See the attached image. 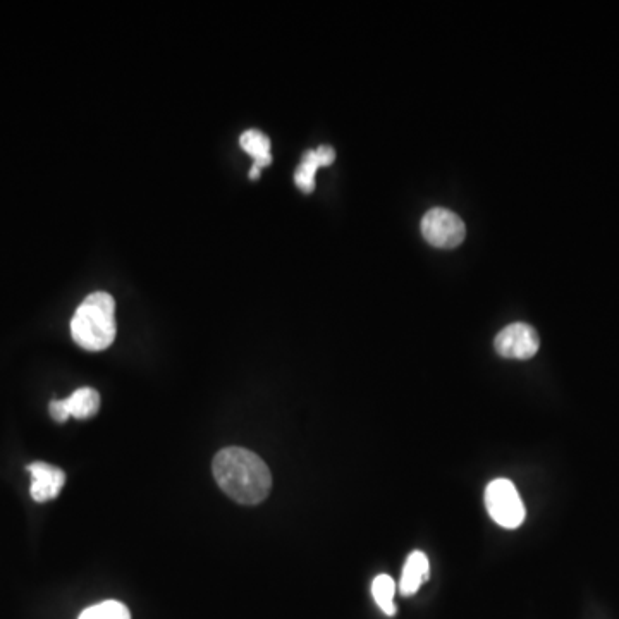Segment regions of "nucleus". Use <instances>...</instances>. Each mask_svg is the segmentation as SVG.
Segmentation results:
<instances>
[{
	"label": "nucleus",
	"instance_id": "f257e3e1",
	"mask_svg": "<svg viewBox=\"0 0 619 619\" xmlns=\"http://www.w3.org/2000/svg\"><path fill=\"white\" fill-rule=\"evenodd\" d=\"M215 482L236 503L260 504L272 489V475L265 461L245 448H226L212 463Z\"/></svg>",
	"mask_w": 619,
	"mask_h": 619
},
{
	"label": "nucleus",
	"instance_id": "f03ea898",
	"mask_svg": "<svg viewBox=\"0 0 619 619\" xmlns=\"http://www.w3.org/2000/svg\"><path fill=\"white\" fill-rule=\"evenodd\" d=\"M116 301L109 293H92L81 303L73 320L71 336L88 351L109 348L116 339Z\"/></svg>",
	"mask_w": 619,
	"mask_h": 619
},
{
	"label": "nucleus",
	"instance_id": "7ed1b4c3",
	"mask_svg": "<svg viewBox=\"0 0 619 619\" xmlns=\"http://www.w3.org/2000/svg\"><path fill=\"white\" fill-rule=\"evenodd\" d=\"M485 508L499 527L508 528V530L521 527L527 516V509L521 501L518 489L508 479L492 480L491 484L487 485Z\"/></svg>",
	"mask_w": 619,
	"mask_h": 619
},
{
	"label": "nucleus",
	"instance_id": "20e7f679",
	"mask_svg": "<svg viewBox=\"0 0 619 619\" xmlns=\"http://www.w3.org/2000/svg\"><path fill=\"white\" fill-rule=\"evenodd\" d=\"M422 234L429 245L451 250L465 240V222L448 209H432L423 215Z\"/></svg>",
	"mask_w": 619,
	"mask_h": 619
},
{
	"label": "nucleus",
	"instance_id": "39448f33",
	"mask_svg": "<svg viewBox=\"0 0 619 619\" xmlns=\"http://www.w3.org/2000/svg\"><path fill=\"white\" fill-rule=\"evenodd\" d=\"M494 348L503 358L509 360H530L540 348L539 334L532 325L525 322L504 327L494 339Z\"/></svg>",
	"mask_w": 619,
	"mask_h": 619
},
{
	"label": "nucleus",
	"instance_id": "423d86ee",
	"mask_svg": "<svg viewBox=\"0 0 619 619\" xmlns=\"http://www.w3.org/2000/svg\"><path fill=\"white\" fill-rule=\"evenodd\" d=\"M100 406V396L92 387H81L74 391L68 399H57L50 403V415L57 422H66L69 417L85 418L97 415Z\"/></svg>",
	"mask_w": 619,
	"mask_h": 619
},
{
	"label": "nucleus",
	"instance_id": "0eeeda50",
	"mask_svg": "<svg viewBox=\"0 0 619 619\" xmlns=\"http://www.w3.org/2000/svg\"><path fill=\"white\" fill-rule=\"evenodd\" d=\"M28 472L31 473V497L37 503L56 499L66 484V473L62 472L61 468L43 461L31 463Z\"/></svg>",
	"mask_w": 619,
	"mask_h": 619
},
{
	"label": "nucleus",
	"instance_id": "6e6552de",
	"mask_svg": "<svg viewBox=\"0 0 619 619\" xmlns=\"http://www.w3.org/2000/svg\"><path fill=\"white\" fill-rule=\"evenodd\" d=\"M429 575V558L422 551L411 552L406 559L403 575L399 580V594L403 597H411V595L417 594L423 583L429 580Z\"/></svg>",
	"mask_w": 619,
	"mask_h": 619
},
{
	"label": "nucleus",
	"instance_id": "1a4fd4ad",
	"mask_svg": "<svg viewBox=\"0 0 619 619\" xmlns=\"http://www.w3.org/2000/svg\"><path fill=\"white\" fill-rule=\"evenodd\" d=\"M241 148L245 150L246 154L252 155L255 159V166L262 167L269 166L272 162V155H270V140L269 136H265L262 131L257 129H248L240 138Z\"/></svg>",
	"mask_w": 619,
	"mask_h": 619
},
{
	"label": "nucleus",
	"instance_id": "9d476101",
	"mask_svg": "<svg viewBox=\"0 0 619 619\" xmlns=\"http://www.w3.org/2000/svg\"><path fill=\"white\" fill-rule=\"evenodd\" d=\"M372 595L377 606L380 607L382 613L387 616H394L398 607L394 604V595H396V582L393 577H389L386 573L377 575L372 582Z\"/></svg>",
	"mask_w": 619,
	"mask_h": 619
},
{
	"label": "nucleus",
	"instance_id": "9b49d317",
	"mask_svg": "<svg viewBox=\"0 0 619 619\" xmlns=\"http://www.w3.org/2000/svg\"><path fill=\"white\" fill-rule=\"evenodd\" d=\"M322 167V160L317 150H308L301 157V164L295 172V183L305 193H312L315 188V172Z\"/></svg>",
	"mask_w": 619,
	"mask_h": 619
},
{
	"label": "nucleus",
	"instance_id": "f8f14e48",
	"mask_svg": "<svg viewBox=\"0 0 619 619\" xmlns=\"http://www.w3.org/2000/svg\"><path fill=\"white\" fill-rule=\"evenodd\" d=\"M78 619H131V614L121 602L105 601L88 607Z\"/></svg>",
	"mask_w": 619,
	"mask_h": 619
},
{
	"label": "nucleus",
	"instance_id": "ddd939ff",
	"mask_svg": "<svg viewBox=\"0 0 619 619\" xmlns=\"http://www.w3.org/2000/svg\"><path fill=\"white\" fill-rule=\"evenodd\" d=\"M260 171H262V169H260V167L255 166V164H253L252 171H250V178L257 179L258 176H260Z\"/></svg>",
	"mask_w": 619,
	"mask_h": 619
}]
</instances>
